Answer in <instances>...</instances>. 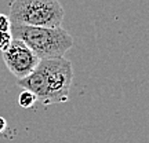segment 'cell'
<instances>
[{
  "label": "cell",
  "instance_id": "3957f363",
  "mask_svg": "<svg viewBox=\"0 0 149 143\" xmlns=\"http://www.w3.org/2000/svg\"><path fill=\"white\" fill-rule=\"evenodd\" d=\"M64 17L59 0H14L8 18L14 25L58 28L62 26Z\"/></svg>",
  "mask_w": 149,
  "mask_h": 143
},
{
  "label": "cell",
  "instance_id": "5b68a950",
  "mask_svg": "<svg viewBox=\"0 0 149 143\" xmlns=\"http://www.w3.org/2000/svg\"><path fill=\"white\" fill-rule=\"evenodd\" d=\"M37 103V98L35 96V94H32L31 91L24 90L18 95V105L24 109H31Z\"/></svg>",
  "mask_w": 149,
  "mask_h": 143
},
{
  "label": "cell",
  "instance_id": "ba28073f",
  "mask_svg": "<svg viewBox=\"0 0 149 143\" xmlns=\"http://www.w3.org/2000/svg\"><path fill=\"white\" fill-rule=\"evenodd\" d=\"M6 128H7V121H6V118L3 117H0V133L4 131Z\"/></svg>",
  "mask_w": 149,
  "mask_h": 143
},
{
  "label": "cell",
  "instance_id": "52a82bcc",
  "mask_svg": "<svg viewBox=\"0 0 149 143\" xmlns=\"http://www.w3.org/2000/svg\"><path fill=\"white\" fill-rule=\"evenodd\" d=\"M10 28H11V21L8 15L0 12V32H10Z\"/></svg>",
  "mask_w": 149,
  "mask_h": 143
},
{
  "label": "cell",
  "instance_id": "6da1fadb",
  "mask_svg": "<svg viewBox=\"0 0 149 143\" xmlns=\"http://www.w3.org/2000/svg\"><path fill=\"white\" fill-rule=\"evenodd\" d=\"M72 80V62L62 57L40 59L32 73L18 79L17 85L31 91L37 98V102L47 106L68 101Z\"/></svg>",
  "mask_w": 149,
  "mask_h": 143
},
{
  "label": "cell",
  "instance_id": "7a4b0ae2",
  "mask_svg": "<svg viewBox=\"0 0 149 143\" xmlns=\"http://www.w3.org/2000/svg\"><path fill=\"white\" fill-rule=\"evenodd\" d=\"M10 33L13 39H18L39 59L62 58L73 46V36L62 26L43 28L11 23Z\"/></svg>",
  "mask_w": 149,
  "mask_h": 143
},
{
  "label": "cell",
  "instance_id": "8992f818",
  "mask_svg": "<svg viewBox=\"0 0 149 143\" xmlns=\"http://www.w3.org/2000/svg\"><path fill=\"white\" fill-rule=\"evenodd\" d=\"M13 41V35L10 32H0V51H4Z\"/></svg>",
  "mask_w": 149,
  "mask_h": 143
},
{
  "label": "cell",
  "instance_id": "277c9868",
  "mask_svg": "<svg viewBox=\"0 0 149 143\" xmlns=\"http://www.w3.org/2000/svg\"><path fill=\"white\" fill-rule=\"evenodd\" d=\"M3 53V61H4L7 69L15 76L17 79L26 77L29 73H32L33 69L37 66L40 59L28 48L24 41L18 39H13L10 46L6 48Z\"/></svg>",
  "mask_w": 149,
  "mask_h": 143
}]
</instances>
